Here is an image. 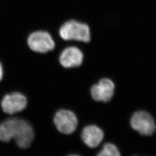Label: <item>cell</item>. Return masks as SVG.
I'll return each mask as SVG.
<instances>
[{"mask_svg":"<svg viewBox=\"0 0 156 156\" xmlns=\"http://www.w3.org/2000/svg\"><path fill=\"white\" fill-rule=\"evenodd\" d=\"M34 137L31 126L24 120L12 118L0 124V140L8 142L14 139L17 145L27 149L31 144Z\"/></svg>","mask_w":156,"mask_h":156,"instance_id":"cell-1","label":"cell"},{"mask_svg":"<svg viewBox=\"0 0 156 156\" xmlns=\"http://www.w3.org/2000/svg\"><path fill=\"white\" fill-rule=\"evenodd\" d=\"M60 35L66 41H78L89 42L90 30L87 24L71 20L65 23L60 29Z\"/></svg>","mask_w":156,"mask_h":156,"instance_id":"cell-2","label":"cell"},{"mask_svg":"<svg viewBox=\"0 0 156 156\" xmlns=\"http://www.w3.org/2000/svg\"><path fill=\"white\" fill-rule=\"evenodd\" d=\"M132 128L142 135H151L156 131V124L151 115L145 111H138L130 122Z\"/></svg>","mask_w":156,"mask_h":156,"instance_id":"cell-3","label":"cell"},{"mask_svg":"<svg viewBox=\"0 0 156 156\" xmlns=\"http://www.w3.org/2000/svg\"><path fill=\"white\" fill-rule=\"evenodd\" d=\"M28 45L30 48L35 52L45 53L52 50L55 44L50 34L45 31H36L28 37Z\"/></svg>","mask_w":156,"mask_h":156,"instance_id":"cell-4","label":"cell"},{"mask_svg":"<svg viewBox=\"0 0 156 156\" xmlns=\"http://www.w3.org/2000/svg\"><path fill=\"white\" fill-rule=\"evenodd\" d=\"M54 123L60 133L68 135L73 134L75 131L78 125V120L73 112L60 110L56 113Z\"/></svg>","mask_w":156,"mask_h":156,"instance_id":"cell-5","label":"cell"},{"mask_svg":"<svg viewBox=\"0 0 156 156\" xmlns=\"http://www.w3.org/2000/svg\"><path fill=\"white\" fill-rule=\"evenodd\" d=\"M27 104L26 97L19 93L6 95L1 101L2 110L9 115L22 111L26 108Z\"/></svg>","mask_w":156,"mask_h":156,"instance_id":"cell-6","label":"cell"},{"mask_svg":"<svg viewBox=\"0 0 156 156\" xmlns=\"http://www.w3.org/2000/svg\"><path fill=\"white\" fill-rule=\"evenodd\" d=\"M115 86L111 80L104 78L91 87V94L96 101L106 102L111 100L114 94Z\"/></svg>","mask_w":156,"mask_h":156,"instance_id":"cell-7","label":"cell"},{"mask_svg":"<svg viewBox=\"0 0 156 156\" xmlns=\"http://www.w3.org/2000/svg\"><path fill=\"white\" fill-rule=\"evenodd\" d=\"M83 60L82 52L76 47L71 46L65 49L60 56V62L65 68L80 66Z\"/></svg>","mask_w":156,"mask_h":156,"instance_id":"cell-8","label":"cell"},{"mask_svg":"<svg viewBox=\"0 0 156 156\" xmlns=\"http://www.w3.org/2000/svg\"><path fill=\"white\" fill-rule=\"evenodd\" d=\"M104 134L100 127L90 125L84 127L82 133V139L84 143L90 147H97L104 139Z\"/></svg>","mask_w":156,"mask_h":156,"instance_id":"cell-9","label":"cell"},{"mask_svg":"<svg viewBox=\"0 0 156 156\" xmlns=\"http://www.w3.org/2000/svg\"><path fill=\"white\" fill-rule=\"evenodd\" d=\"M120 153L116 146L111 143H108L104 146L103 149L98 154L99 156H119Z\"/></svg>","mask_w":156,"mask_h":156,"instance_id":"cell-10","label":"cell"},{"mask_svg":"<svg viewBox=\"0 0 156 156\" xmlns=\"http://www.w3.org/2000/svg\"><path fill=\"white\" fill-rule=\"evenodd\" d=\"M2 76H3V69H2V66L0 63V81L2 80Z\"/></svg>","mask_w":156,"mask_h":156,"instance_id":"cell-11","label":"cell"}]
</instances>
